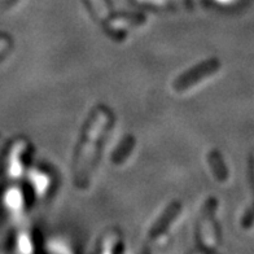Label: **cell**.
Returning <instances> with one entry per match:
<instances>
[{
    "label": "cell",
    "instance_id": "6da1fadb",
    "mask_svg": "<svg viewBox=\"0 0 254 254\" xmlns=\"http://www.w3.org/2000/svg\"><path fill=\"white\" fill-rule=\"evenodd\" d=\"M109 122L111 114L105 108H97L88 122L75 162V183L78 187L84 188L87 186L92 164L96 156V148L103 139Z\"/></svg>",
    "mask_w": 254,
    "mask_h": 254
},
{
    "label": "cell",
    "instance_id": "7a4b0ae2",
    "mask_svg": "<svg viewBox=\"0 0 254 254\" xmlns=\"http://www.w3.org/2000/svg\"><path fill=\"white\" fill-rule=\"evenodd\" d=\"M219 66H221V63L217 59H211V60L205 61L201 65H198L194 69L187 71V73L178 78L174 83L175 91H178V92L187 91L188 88L194 86V84H197L198 82H201V80L205 79L206 77L217 73Z\"/></svg>",
    "mask_w": 254,
    "mask_h": 254
},
{
    "label": "cell",
    "instance_id": "3957f363",
    "mask_svg": "<svg viewBox=\"0 0 254 254\" xmlns=\"http://www.w3.org/2000/svg\"><path fill=\"white\" fill-rule=\"evenodd\" d=\"M217 207V201L214 198H210L205 205V209L202 211L201 217V227L200 236L201 243L206 249L213 251L215 247V224H214V213Z\"/></svg>",
    "mask_w": 254,
    "mask_h": 254
},
{
    "label": "cell",
    "instance_id": "277c9868",
    "mask_svg": "<svg viewBox=\"0 0 254 254\" xmlns=\"http://www.w3.org/2000/svg\"><path fill=\"white\" fill-rule=\"evenodd\" d=\"M182 209V205L179 202H173L170 206L167 207L162 217L157 221V223L154 224L153 228L149 231V240H156L157 238L162 236L165 231L169 228L170 223L174 221L177 215L179 214V211Z\"/></svg>",
    "mask_w": 254,
    "mask_h": 254
},
{
    "label": "cell",
    "instance_id": "5b68a950",
    "mask_svg": "<svg viewBox=\"0 0 254 254\" xmlns=\"http://www.w3.org/2000/svg\"><path fill=\"white\" fill-rule=\"evenodd\" d=\"M132 148H134V139L131 136H127L122 143H121L120 147L117 148V151L114 152L113 154V161L114 164H122L125 162L130 153L132 152Z\"/></svg>",
    "mask_w": 254,
    "mask_h": 254
},
{
    "label": "cell",
    "instance_id": "8992f818",
    "mask_svg": "<svg viewBox=\"0 0 254 254\" xmlns=\"http://www.w3.org/2000/svg\"><path fill=\"white\" fill-rule=\"evenodd\" d=\"M209 162H210V166L214 170L215 177L219 181H226L227 179V170H226V166L223 165L221 154L218 153L217 151L210 152V154H209Z\"/></svg>",
    "mask_w": 254,
    "mask_h": 254
},
{
    "label": "cell",
    "instance_id": "52a82bcc",
    "mask_svg": "<svg viewBox=\"0 0 254 254\" xmlns=\"http://www.w3.org/2000/svg\"><path fill=\"white\" fill-rule=\"evenodd\" d=\"M31 181H33L34 186H35L37 190H39V192H43L48 186L47 177L42 174V173H35V174L31 175Z\"/></svg>",
    "mask_w": 254,
    "mask_h": 254
}]
</instances>
